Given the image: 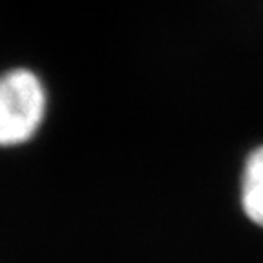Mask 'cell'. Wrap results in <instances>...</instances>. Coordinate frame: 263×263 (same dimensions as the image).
I'll list each match as a JSON object with an SVG mask.
<instances>
[{
	"label": "cell",
	"instance_id": "6da1fadb",
	"mask_svg": "<svg viewBox=\"0 0 263 263\" xmlns=\"http://www.w3.org/2000/svg\"><path fill=\"white\" fill-rule=\"evenodd\" d=\"M46 106V88L31 70L0 73V146L28 143L44 123Z\"/></svg>",
	"mask_w": 263,
	"mask_h": 263
},
{
	"label": "cell",
	"instance_id": "7a4b0ae2",
	"mask_svg": "<svg viewBox=\"0 0 263 263\" xmlns=\"http://www.w3.org/2000/svg\"><path fill=\"white\" fill-rule=\"evenodd\" d=\"M241 209L254 225L263 229V146L247 157L241 176Z\"/></svg>",
	"mask_w": 263,
	"mask_h": 263
}]
</instances>
